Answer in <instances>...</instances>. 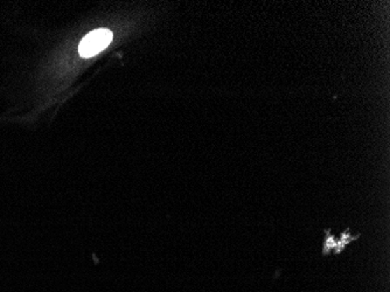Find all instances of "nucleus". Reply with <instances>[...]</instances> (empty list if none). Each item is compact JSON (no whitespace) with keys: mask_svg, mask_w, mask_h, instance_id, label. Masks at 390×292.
Segmentation results:
<instances>
[{"mask_svg":"<svg viewBox=\"0 0 390 292\" xmlns=\"http://www.w3.org/2000/svg\"><path fill=\"white\" fill-rule=\"evenodd\" d=\"M113 41V33L107 29H95L82 39L78 53L82 57H92L106 50Z\"/></svg>","mask_w":390,"mask_h":292,"instance_id":"nucleus-1","label":"nucleus"}]
</instances>
